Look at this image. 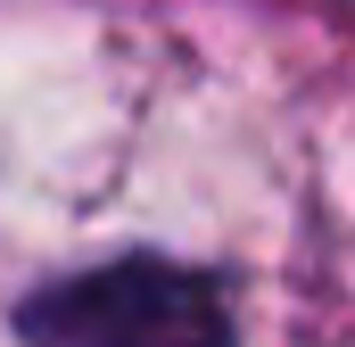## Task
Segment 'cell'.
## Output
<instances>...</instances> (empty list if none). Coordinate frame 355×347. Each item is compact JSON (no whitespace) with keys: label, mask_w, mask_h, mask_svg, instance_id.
Listing matches in <instances>:
<instances>
[{"label":"cell","mask_w":355,"mask_h":347,"mask_svg":"<svg viewBox=\"0 0 355 347\" xmlns=\"http://www.w3.org/2000/svg\"><path fill=\"white\" fill-rule=\"evenodd\" d=\"M331 273L281 75L124 0H0V347H339Z\"/></svg>","instance_id":"obj_1"},{"label":"cell","mask_w":355,"mask_h":347,"mask_svg":"<svg viewBox=\"0 0 355 347\" xmlns=\"http://www.w3.org/2000/svg\"><path fill=\"white\" fill-rule=\"evenodd\" d=\"M331 289H339V347H355V198L339 207V273H331Z\"/></svg>","instance_id":"obj_2"}]
</instances>
